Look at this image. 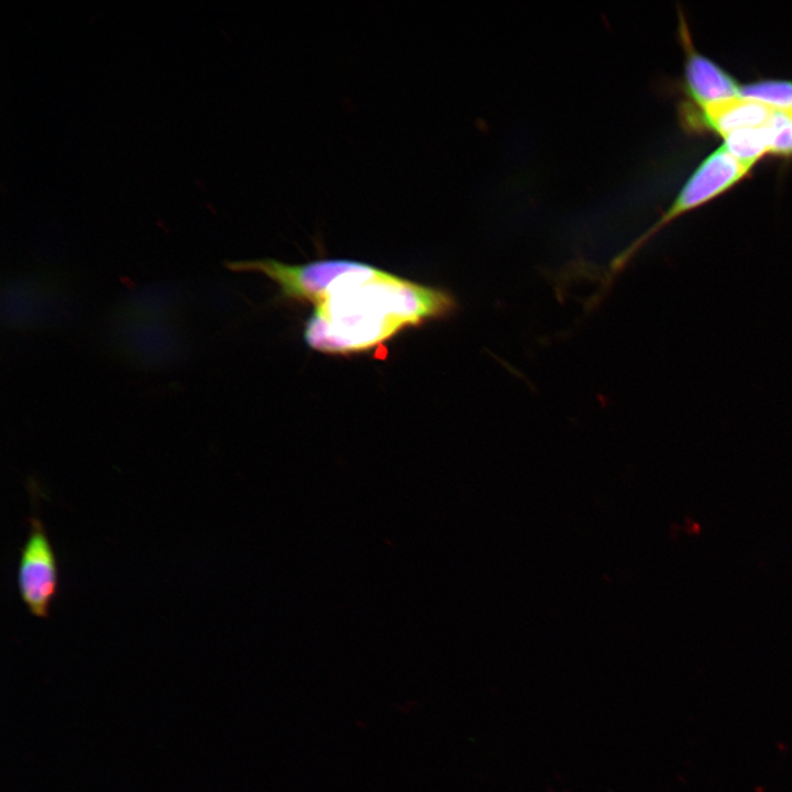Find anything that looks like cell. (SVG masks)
Listing matches in <instances>:
<instances>
[{
	"label": "cell",
	"mask_w": 792,
	"mask_h": 792,
	"mask_svg": "<svg viewBox=\"0 0 792 792\" xmlns=\"http://www.w3.org/2000/svg\"><path fill=\"white\" fill-rule=\"evenodd\" d=\"M250 267L275 282L284 298L314 305L304 338L323 353L370 351L406 328L448 318L458 308L446 289L351 260L289 265L261 258Z\"/></svg>",
	"instance_id": "cell-1"
},
{
	"label": "cell",
	"mask_w": 792,
	"mask_h": 792,
	"mask_svg": "<svg viewBox=\"0 0 792 792\" xmlns=\"http://www.w3.org/2000/svg\"><path fill=\"white\" fill-rule=\"evenodd\" d=\"M739 97L758 101L776 111H792V81L761 80L739 86Z\"/></svg>",
	"instance_id": "cell-7"
},
{
	"label": "cell",
	"mask_w": 792,
	"mask_h": 792,
	"mask_svg": "<svg viewBox=\"0 0 792 792\" xmlns=\"http://www.w3.org/2000/svg\"><path fill=\"white\" fill-rule=\"evenodd\" d=\"M774 132L771 122L763 127L737 130L723 138L722 146L736 160L752 167L766 153H771Z\"/></svg>",
	"instance_id": "cell-6"
},
{
	"label": "cell",
	"mask_w": 792,
	"mask_h": 792,
	"mask_svg": "<svg viewBox=\"0 0 792 792\" xmlns=\"http://www.w3.org/2000/svg\"><path fill=\"white\" fill-rule=\"evenodd\" d=\"M751 168L736 160L723 146L710 154L688 178L661 218L612 260L610 272L615 274L624 270L632 256L663 227L727 191Z\"/></svg>",
	"instance_id": "cell-2"
},
{
	"label": "cell",
	"mask_w": 792,
	"mask_h": 792,
	"mask_svg": "<svg viewBox=\"0 0 792 792\" xmlns=\"http://www.w3.org/2000/svg\"><path fill=\"white\" fill-rule=\"evenodd\" d=\"M774 112L758 101L738 96L703 107L700 113L703 124L724 138L737 130L767 125Z\"/></svg>",
	"instance_id": "cell-5"
},
{
	"label": "cell",
	"mask_w": 792,
	"mask_h": 792,
	"mask_svg": "<svg viewBox=\"0 0 792 792\" xmlns=\"http://www.w3.org/2000/svg\"><path fill=\"white\" fill-rule=\"evenodd\" d=\"M31 514L28 537L20 549L16 573L19 595L30 614L46 619L58 592V565L54 548L38 515L41 490L30 479Z\"/></svg>",
	"instance_id": "cell-3"
},
{
	"label": "cell",
	"mask_w": 792,
	"mask_h": 792,
	"mask_svg": "<svg viewBox=\"0 0 792 792\" xmlns=\"http://www.w3.org/2000/svg\"><path fill=\"white\" fill-rule=\"evenodd\" d=\"M680 35L685 51L684 81L694 105L706 107L738 97L735 79L714 62L701 55L692 45L683 16H680Z\"/></svg>",
	"instance_id": "cell-4"
}]
</instances>
